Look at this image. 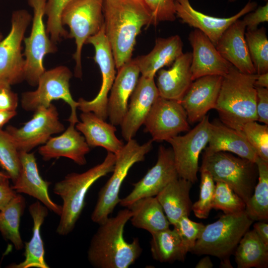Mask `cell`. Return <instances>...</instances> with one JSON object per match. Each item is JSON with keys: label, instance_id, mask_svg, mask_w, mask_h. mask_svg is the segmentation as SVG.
<instances>
[{"label": "cell", "instance_id": "30", "mask_svg": "<svg viewBox=\"0 0 268 268\" xmlns=\"http://www.w3.org/2000/svg\"><path fill=\"white\" fill-rule=\"evenodd\" d=\"M48 208L39 201L32 203L28 208L33 226L32 235L29 242L25 243V259L20 263L13 264L12 268H49L45 259V249L40 229L48 214Z\"/></svg>", "mask_w": 268, "mask_h": 268}, {"label": "cell", "instance_id": "43", "mask_svg": "<svg viewBox=\"0 0 268 268\" xmlns=\"http://www.w3.org/2000/svg\"><path fill=\"white\" fill-rule=\"evenodd\" d=\"M156 25L161 21H173L176 19L175 0H143Z\"/></svg>", "mask_w": 268, "mask_h": 268}, {"label": "cell", "instance_id": "23", "mask_svg": "<svg viewBox=\"0 0 268 268\" xmlns=\"http://www.w3.org/2000/svg\"><path fill=\"white\" fill-rule=\"evenodd\" d=\"M75 126L69 123L61 134L51 137L38 148V152L44 160L64 157L80 166L86 164L85 155L90 151V147Z\"/></svg>", "mask_w": 268, "mask_h": 268}, {"label": "cell", "instance_id": "32", "mask_svg": "<svg viewBox=\"0 0 268 268\" xmlns=\"http://www.w3.org/2000/svg\"><path fill=\"white\" fill-rule=\"evenodd\" d=\"M235 260L238 268H268V246L254 229L248 230L235 249Z\"/></svg>", "mask_w": 268, "mask_h": 268}, {"label": "cell", "instance_id": "52", "mask_svg": "<svg viewBox=\"0 0 268 268\" xmlns=\"http://www.w3.org/2000/svg\"><path fill=\"white\" fill-rule=\"evenodd\" d=\"M9 179L10 177L6 173L0 171V184L9 181Z\"/></svg>", "mask_w": 268, "mask_h": 268}, {"label": "cell", "instance_id": "54", "mask_svg": "<svg viewBox=\"0 0 268 268\" xmlns=\"http://www.w3.org/2000/svg\"><path fill=\"white\" fill-rule=\"evenodd\" d=\"M8 85L10 86L4 81L0 79V89L2 87L8 86Z\"/></svg>", "mask_w": 268, "mask_h": 268}, {"label": "cell", "instance_id": "34", "mask_svg": "<svg viewBox=\"0 0 268 268\" xmlns=\"http://www.w3.org/2000/svg\"><path fill=\"white\" fill-rule=\"evenodd\" d=\"M255 163L258 182L246 203L245 212L253 221H264L268 219V162L258 156Z\"/></svg>", "mask_w": 268, "mask_h": 268}, {"label": "cell", "instance_id": "6", "mask_svg": "<svg viewBox=\"0 0 268 268\" xmlns=\"http://www.w3.org/2000/svg\"><path fill=\"white\" fill-rule=\"evenodd\" d=\"M152 139L143 144L134 138L127 141L121 150L116 154L113 174L98 193L97 200L91 219L99 224L108 217L120 201L119 192L122 183L130 168L135 163L142 161L152 148Z\"/></svg>", "mask_w": 268, "mask_h": 268}, {"label": "cell", "instance_id": "15", "mask_svg": "<svg viewBox=\"0 0 268 268\" xmlns=\"http://www.w3.org/2000/svg\"><path fill=\"white\" fill-rule=\"evenodd\" d=\"M144 132L152 141H167L190 130L186 111L179 101L159 97L152 105L143 124Z\"/></svg>", "mask_w": 268, "mask_h": 268}, {"label": "cell", "instance_id": "49", "mask_svg": "<svg viewBox=\"0 0 268 268\" xmlns=\"http://www.w3.org/2000/svg\"><path fill=\"white\" fill-rule=\"evenodd\" d=\"M17 115L15 111H0V129L6 124L9 120Z\"/></svg>", "mask_w": 268, "mask_h": 268}, {"label": "cell", "instance_id": "47", "mask_svg": "<svg viewBox=\"0 0 268 268\" xmlns=\"http://www.w3.org/2000/svg\"><path fill=\"white\" fill-rule=\"evenodd\" d=\"M17 193L9 185V181L0 184V210L16 195Z\"/></svg>", "mask_w": 268, "mask_h": 268}, {"label": "cell", "instance_id": "22", "mask_svg": "<svg viewBox=\"0 0 268 268\" xmlns=\"http://www.w3.org/2000/svg\"><path fill=\"white\" fill-rule=\"evenodd\" d=\"M139 69L131 59L118 69L107 104L108 118L111 124L120 125L126 113L128 101L139 79Z\"/></svg>", "mask_w": 268, "mask_h": 268}, {"label": "cell", "instance_id": "13", "mask_svg": "<svg viewBox=\"0 0 268 268\" xmlns=\"http://www.w3.org/2000/svg\"><path fill=\"white\" fill-rule=\"evenodd\" d=\"M86 44H91L94 48L93 59L100 68L102 84L98 93L93 99H78L77 109L82 112H93L106 121L108 118V96L116 77V68L112 49L105 35L104 25L98 33L87 40Z\"/></svg>", "mask_w": 268, "mask_h": 268}, {"label": "cell", "instance_id": "4", "mask_svg": "<svg viewBox=\"0 0 268 268\" xmlns=\"http://www.w3.org/2000/svg\"><path fill=\"white\" fill-rule=\"evenodd\" d=\"M116 158V154L108 152L101 163L81 173L68 174L55 184L53 192L63 201L58 234L66 236L73 230L84 207L88 191L97 180L113 172Z\"/></svg>", "mask_w": 268, "mask_h": 268}, {"label": "cell", "instance_id": "25", "mask_svg": "<svg viewBox=\"0 0 268 268\" xmlns=\"http://www.w3.org/2000/svg\"><path fill=\"white\" fill-rule=\"evenodd\" d=\"M192 58V53H183L170 68L158 70L156 85L159 96L180 102L193 82L190 69Z\"/></svg>", "mask_w": 268, "mask_h": 268}, {"label": "cell", "instance_id": "7", "mask_svg": "<svg viewBox=\"0 0 268 268\" xmlns=\"http://www.w3.org/2000/svg\"><path fill=\"white\" fill-rule=\"evenodd\" d=\"M200 170L208 171L214 182L227 184L246 203L256 186L255 163L227 152L203 153Z\"/></svg>", "mask_w": 268, "mask_h": 268}, {"label": "cell", "instance_id": "1", "mask_svg": "<svg viewBox=\"0 0 268 268\" xmlns=\"http://www.w3.org/2000/svg\"><path fill=\"white\" fill-rule=\"evenodd\" d=\"M103 10L105 35L118 69L131 60L141 28L156 24L144 3L137 0H104Z\"/></svg>", "mask_w": 268, "mask_h": 268}, {"label": "cell", "instance_id": "53", "mask_svg": "<svg viewBox=\"0 0 268 268\" xmlns=\"http://www.w3.org/2000/svg\"><path fill=\"white\" fill-rule=\"evenodd\" d=\"M221 266L225 268H232L229 258L221 260Z\"/></svg>", "mask_w": 268, "mask_h": 268}, {"label": "cell", "instance_id": "11", "mask_svg": "<svg viewBox=\"0 0 268 268\" xmlns=\"http://www.w3.org/2000/svg\"><path fill=\"white\" fill-rule=\"evenodd\" d=\"M32 16L24 9L14 11L11 28L0 41V79L10 86L25 80V61L22 53V43Z\"/></svg>", "mask_w": 268, "mask_h": 268}, {"label": "cell", "instance_id": "5", "mask_svg": "<svg viewBox=\"0 0 268 268\" xmlns=\"http://www.w3.org/2000/svg\"><path fill=\"white\" fill-rule=\"evenodd\" d=\"M253 221L245 211L225 213L217 221L204 226L190 252L221 260L229 258Z\"/></svg>", "mask_w": 268, "mask_h": 268}, {"label": "cell", "instance_id": "44", "mask_svg": "<svg viewBox=\"0 0 268 268\" xmlns=\"http://www.w3.org/2000/svg\"><path fill=\"white\" fill-rule=\"evenodd\" d=\"M242 20L246 26L247 30H255L260 23L268 22V3L246 14Z\"/></svg>", "mask_w": 268, "mask_h": 268}, {"label": "cell", "instance_id": "17", "mask_svg": "<svg viewBox=\"0 0 268 268\" xmlns=\"http://www.w3.org/2000/svg\"><path fill=\"white\" fill-rule=\"evenodd\" d=\"M176 16L181 21L200 30L216 45L224 31L236 20L256 9L257 3L250 0L237 13L226 18L208 15L193 7L189 0H175Z\"/></svg>", "mask_w": 268, "mask_h": 268}, {"label": "cell", "instance_id": "27", "mask_svg": "<svg viewBox=\"0 0 268 268\" xmlns=\"http://www.w3.org/2000/svg\"><path fill=\"white\" fill-rule=\"evenodd\" d=\"M75 128L84 137L89 147H102L117 154L124 143L116 135V126L108 123L91 112H82Z\"/></svg>", "mask_w": 268, "mask_h": 268}, {"label": "cell", "instance_id": "16", "mask_svg": "<svg viewBox=\"0 0 268 268\" xmlns=\"http://www.w3.org/2000/svg\"><path fill=\"white\" fill-rule=\"evenodd\" d=\"M172 149L160 145L155 164L137 182L125 198L121 205L128 207L135 201L145 197H155L167 184L178 178Z\"/></svg>", "mask_w": 268, "mask_h": 268}, {"label": "cell", "instance_id": "56", "mask_svg": "<svg viewBox=\"0 0 268 268\" xmlns=\"http://www.w3.org/2000/svg\"><path fill=\"white\" fill-rule=\"evenodd\" d=\"M237 0H228V1L230 2H235V1H236Z\"/></svg>", "mask_w": 268, "mask_h": 268}, {"label": "cell", "instance_id": "26", "mask_svg": "<svg viewBox=\"0 0 268 268\" xmlns=\"http://www.w3.org/2000/svg\"><path fill=\"white\" fill-rule=\"evenodd\" d=\"M204 152H230L255 163L258 156L241 131L230 128L221 121L210 122V134Z\"/></svg>", "mask_w": 268, "mask_h": 268}, {"label": "cell", "instance_id": "29", "mask_svg": "<svg viewBox=\"0 0 268 268\" xmlns=\"http://www.w3.org/2000/svg\"><path fill=\"white\" fill-rule=\"evenodd\" d=\"M192 183L177 178L167 184L155 197L170 224L174 225L183 216H189L192 203L190 192Z\"/></svg>", "mask_w": 268, "mask_h": 268}, {"label": "cell", "instance_id": "39", "mask_svg": "<svg viewBox=\"0 0 268 268\" xmlns=\"http://www.w3.org/2000/svg\"><path fill=\"white\" fill-rule=\"evenodd\" d=\"M212 208L223 211L224 213L244 211L246 203L226 183L215 182Z\"/></svg>", "mask_w": 268, "mask_h": 268}, {"label": "cell", "instance_id": "31", "mask_svg": "<svg viewBox=\"0 0 268 268\" xmlns=\"http://www.w3.org/2000/svg\"><path fill=\"white\" fill-rule=\"evenodd\" d=\"M132 212L133 225L151 234L168 229L170 223L156 197L138 199L128 207Z\"/></svg>", "mask_w": 268, "mask_h": 268}, {"label": "cell", "instance_id": "42", "mask_svg": "<svg viewBox=\"0 0 268 268\" xmlns=\"http://www.w3.org/2000/svg\"><path fill=\"white\" fill-rule=\"evenodd\" d=\"M173 226L180 237L183 251L186 256L195 246L205 225L202 223L192 221L189 216H185Z\"/></svg>", "mask_w": 268, "mask_h": 268}, {"label": "cell", "instance_id": "19", "mask_svg": "<svg viewBox=\"0 0 268 268\" xmlns=\"http://www.w3.org/2000/svg\"><path fill=\"white\" fill-rule=\"evenodd\" d=\"M189 40L193 48L190 67L193 81L206 75L223 77L228 73L232 65L205 34L196 29L190 33Z\"/></svg>", "mask_w": 268, "mask_h": 268}, {"label": "cell", "instance_id": "21", "mask_svg": "<svg viewBox=\"0 0 268 268\" xmlns=\"http://www.w3.org/2000/svg\"><path fill=\"white\" fill-rule=\"evenodd\" d=\"M21 169L11 188L17 193L32 196L49 209L60 215L62 205L54 202L50 197L48 188L51 183L41 176L33 153L19 151Z\"/></svg>", "mask_w": 268, "mask_h": 268}, {"label": "cell", "instance_id": "36", "mask_svg": "<svg viewBox=\"0 0 268 268\" xmlns=\"http://www.w3.org/2000/svg\"><path fill=\"white\" fill-rule=\"evenodd\" d=\"M245 37L256 73L268 72V39L266 28L262 27L247 30Z\"/></svg>", "mask_w": 268, "mask_h": 268}, {"label": "cell", "instance_id": "14", "mask_svg": "<svg viewBox=\"0 0 268 268\" xmlns=\"http://www.w3.org/2000/svg\"><path fill=\"white\" fill-rule=\"evenodd\" d=\"M57 107L51 104L34 112L32 118L20 128L9 126L5 131L11 136L19 151L30 152L45 144L54 134L63 133Z\"/></svg>", "mask_w": 268, "mask_h": 268}, {"label": "cell", "instance_id": "35", "mask_svg": "<svg viewBox=\"0 0 268 268\" xmlns=\"http://www.w3.org/2000/svg\"><path fill=\"white\" fill-rule=\"evenodd\" d=\"M151 235L150 251L153 259L160 263L184 261L186 255L183 251L180 237L174 228H169Z\"/></svg>", "mask_w": 268, "mask_h": 268}, {"label": "cell", "instance_id": "40", "mask_svg": "<svg viewBox=\"0 0 268 268\" xmlns=\"http://www.w3.org/2000/svg\"><path fill=\"white\" fill-rule=\"evenodd\" d=\"M241 132L262 160L268 162V126L260 124L257 121L245 124Z\"/></svg>", "mask_w": 268, "mask_h": 268}, {"label": "cell", "instance_id": "57", "mask_svg": "<svg viewBox=\"0 0 268 268\" xmlns=\"http://www.w3.org/2000/svg\"><path fill=\"white\" fill-rule=\"evenodd\" d=\"M138 0V1H141V2H144L143 0Z\"/></svg>", "mask_w": 268, "mask_h": 268}, {"label": "cell", "instance_id": "41", "mask_svg": "<svg viewBox=\"0 0 268 268\" xmlns=\"http://www.w3.org/2000/svg\"><path fill=\"white\" fill-rule=\"evenodd\" d=\"M200 171L201 174L200 196L199 200L192 204V210L198 218L206 219L212 208L215 182L208 171Z\"/></svg>", "mask_w": 268, "mask_h": 268}, {"label": "cell", "instance_id": "2", "mask_svg": "<svg viewBox=\"0 0 268 268\" xmlns=\"http://www.w3.org/2000/svg\"><path fill=\"white\" fill-rule=\"evenodd\" d=\"M132 216L127 207L100 224L87 250V259L96 268H128L142 252L138 238L128 242L124 237V227Z\"/></svg>", "mask_w": 268, "mask_h": 268}, {"label": "cell", "instance_id": "48", "mask_svg": "<svg viewBox=\"0 0 268 268\" xmlns=\"http://www.w3.org/2000/svg\"><path fill=\"white\" fill-rule=\"evenodd\" d=\"M253 228L261 240L268 246V223L263 221H259L254 224Z\"/></svg>", "mask_w": 268, "mask_h": 268}, {"label": "cell", "instance_id": "55", "mask_svg": "<svg viewBox=\"0 0 268 268\" xmlns=\"http://www.w3.org/2000/svg\"><path fill=\"white\" fill-rule=\"evenodd\" d=\"M3 36L2 33L0 32V41L2 39Z\"/></svg>", "mask_w": 268, "mask_h": 268}, {"label": "cell", "instance_id": "45", "mask_svg": "<svg viewBox=\"0 0 268 268\" xmlns=\"http://www.w3.org/2000/svg\"><path fill=\"white\" fill-rule=\"evenodd\" d=\"M257 121L268 125V89L255 87Z\"/></svg>", "mask_w": 268, "mask_h": 268}, {"label": "cell", "instance_id": "12", "mask_svg": "<svg viewBox=\"0 0 268 268\" xmlns=\"http://www.w3.org/2000/svg\"><path fill=\"white\" fill-rule=\"evenodd\" d=\"M210 134V122L204 116L193 129L183 135H177L167 142L172 147L178 177L195 183L199 170V159L207 146Z\"/></svg>", "mask_w": 268, "mask_h": 268}, {"label": "cell", "instance_id": "28", "mask_svg": "<svg viewBox=\"0 0 268 268\" xmlns=\"http://www.w3.org/2000/svg\"><path fill=\"white\" fill-rule=\"evenodd\" d=\"M181 37L175 35L167 38H158L150 53L135 58L142 76L154 78L156 73L169 66L183 54Z\"/></svg>", "mask_w": 268, "mask_h": 268}, {"label": "cell", "instance_id": "10", "mask_svg": "<svg viewBox=\"0 0 268 268\" xmlns=\"http://www.w3.org/2000/svg\"><path fill=\"white\" fill-rule=\"evenodd\" d=\"M47 0H27L32 7L33 16L29 36L24 37L25 61V80L32 86H37L40 76L46 70L44 58L57 51L56 44L50 39L44 22Z\"/></svg>", "mask_w": 268, "mask_h": 268}, {"label": "cell", "instance_id": "38", "mask_svg": "<svg viewBox=\"0 0 268 268\" xmlns=\"http://www.w3.org/2000/svg\"><path fill=\"white\" fill-rule=\"evenodd\" d=\"M72 0H47L45 15L47 17L46 30L52 41L56 44L63 38H68V32L61 22L64 8Z\"/></svg>", "mask_w": 268, "mask_h": 268}, {"label": "cell", "instance_id": "46", "mask_svg": "<svg viewBox=\"0 0 268 268\" xmlns=\"http://www.w3.org/2000/svg\"><path fill=\"white\" fill-rule=\"evenodd\" d=\"M18 105V95L11 89L10 86L0 89V111H15Z\"/></svg>", "mask_w": 268, "mask_h": 268}, {"label": "cell", "instance_id": "9", "mask_svg": "<svg viewBox=\"0 0 268 268\" xmlns=\"http://www.w3.org/2000/svg\"><path fill=\"white\" fill-rule=\"evenodd\" d=\"M72 76L70 70L64 66L46 70L40 76L36 90L21 94V107L34 112L41 108L48 107L54 100H62L70 107L68 121L76 124L79 122L76 113L78 102L73 99L70 91Z\"/></svg>", "mask_w": 268, "mask_h": 268}, {"label": "cell", "instance_id": "33", "mask_svg": "<svg viewBox=\"0 0 268 268\" xmlns=\"http://www.w3.org/2000/svg\"><path fill=\"white\" fill-rule=\"evenodd\" d=\"M25 206V198L17 194L0 210V232L6 240L13 244L16 250H20L24 246L20 234L19 226L21 217Z\"/></svg>", "mask_w": 268, "mask_h": 268}, {"label": "cell", "instance_id": "20", "mask_svg": "<svg viewBox=\"0 0 268 268\" xmlns=\"http://www.w3.org/2000/svg\"><path fill=\"white\" fill-rule=\"evenodd\" d=\"M222 79L219 75H206L193 81L180 101L189 123L200 121L214 109Z\"/></svg>", "mask_w": 268, "mask_h": 268}, {"label": "cell", "instance_id": "3", "mask_svg": "<svg viewBox=\"0 0 268 268\" xmlns=\"http://www.w3.org/2000/svg\"><path fill=\"white\" fill-rule=\"evenodd\" d=\"M256 77V73H242L232 65L223 77L214 109L223 124L241 131L245 124L257 121Z\"/></svg>", "mask_w": 268, "mask_h": 268}, {"label": "cell", "instance_id": "37", "mask_svg": "<svg viewBox=\"0 0 268 268\" xmlns=\"http://www.w3.org/2000/svg\"><path fill=\"white\" fill-rule=\"evenodd\" d=\"M0 166L13 183L21 169L19 151L11 136L2 129H0Z\"/></svg>", "mask_w": 268, "mask_h": 268}, {"label": "cell", "instance_id": "24", "mask_svg": "<svg viewBox=\"0 0 268 268\" xmlns=\"http://www.w3.org/2000/svg\"><path fill=\"white\" fill-rule=\"evenodd\" d=\"M246 26L239 19L222 34L215 47L221 56L240 72L255 74L245 37Z\"/></svg>", "mask_w": 268, "mask_h": 268}, {"label": "cell", "instance_id": "8", "mask_svg": "<svg viewBox=\"0 0 268 268\" xmlns=\"http://www.w3.org/2000/svg\"><path fill=\"white\" fill-rule=\"evenodd\" d=\"M103 2L104 0H72L62 12L61 22L69 28L68 38L75 40L76 50L73 59L77 78H81L82 75L81 53L84 44L104 25Z\"/></svg>", "mask_w": 268, "mask_h": 268}, {"label": "cell", "instance_id": "50", "mask_svg": "<svg viewBox=\"0 0 268 268\" xmlns=\"http://www.w3.org/2000/svg\"><path fill=\"white\" fill-rule=\"evenodd\" d=\"M255 87L268 88V72L257 74L254 83Z\"/></svg>", "mask_w": 268, "mask_h": 268}, {"label": "cell", "instance_id": "51", "mask_svg": "<svg viewBox=\"0 0 268 268\" xmlns=\"http://www.w3.org/2000/svg\"><path fill=\"white\" fill-rule=\"evenodd\" d=\"M213 266V263L208 256H206L201 259L196 266V268H211Z\"/></svg>", "mask_w": 268, "mask_h": 268}, {"label": "cell", "instance_id": "18", "mask_svg": "<svg viewBox=\"0 0 268 268\" xmlns=\"http://www.w3.org/2000/svg\"><path fill=\"white\" fill-rule=\"evenodd\" d=\"M159 96L154 78L141 75L130 97V103L120 125L122 135L126 141L134 138Z\"/></svg>", "mask_w": 268, "mask_h": 268}]
</instances>
